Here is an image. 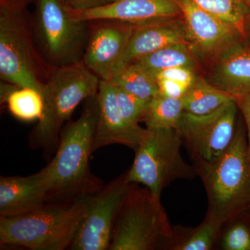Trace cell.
Wrapping results in <instances>:
<instances>
[{
	"label": "cell",
	"instance_id": "obj_1",
	"mask_svg": "<svg viewBox=\"0 0 250 250\" xmlns=\"http://www.w3.org/2000/svg\"><path fill=\"white\" fill-rule=\"evenodd\" d=\"M86 101L80 118L62 129L55 155L46 166L49 175L47 202H73L95 195L104 187L89 164L99 113L97 95Z\"/></svg>",
	"mask_w": 250,
	"mask_h": 250
},
{
	"label": "cell",
	"instance_id": "obj_2",
	"mask_svg": "<svg viewBox=\"0 0 250 250\" xmlns=\"http://www.w3.org/2000/svg\"><path fill=\"white\" fill-rule=\"evenodd\" d=\"M91 196L73 202H47L36 209L0 218L1 246L31 250L69 249L83 223Z\"/></svg>",
	"mask_w": 250,
	"mask_h": 250
},
{
	"label": "cell",
	"instance_id": "obj_3",
	"mask_svg": "<svg viewBox=\"0 0 250 250\" xmlns=\"http://www.w3.org/2000/svg\"><path fill=\"white\" fill-rule=\"evenodd\" d=\"M208 199L207 215L225 223L250 209V158L243 118L232 142L216 161L194 166Z\"/></svg>",
	"mask_w": 250,
	"mask_h": 250
},
{
	"label": "cell",
	"instance_id": "obj_4",
	"mask_svg": "<svg viewBox=\"0 0 250 250\" xmlns=\"http://www.w3.org/2000/svg\"><path fill=\"white\" fill-rule=\"evenodd\" d=\"M100 79L83 62L52 68L42 90L44 108L29 145L49 155L56 152L63 125L82 102L98 93Z\"/></svg>",
	"mask_w": 250,
	"mask_h": 250
},
{
	"label": "cell",
	"instance_id": "obj_5",
	"mask_svg": "<svg viewBox=\"0 0 250 250\" xmlns=\"http://www.w3.org/2000/svg\"><path fill=\"white\" fill-rule=\"evenodd\" d=\"M139 185L130 184L117 215L108 250H164L173 234L160 197Z\"/></svg>",
	"mask_w": 250,
	"mask_h": 250
},
{
	"label": "cell",
	"instance_id": "obj_6",
	"mask_svg": "<svg viewBox=\"0 0 250 250\" xmlns=\"http://www.w3.org/2000/svg\"><path fill=\"white\" fill-rule=\"evenodd\" d=\"M38 51L52 68L83 60L89 40V21L77 19L63 0H38L31 21Z\"/></svg>",
	"mask_w": 250,
	"mask_h": 250
},
{
	"label": "cell",
	"instance_id": "obj_7",
	"mask_svg": "<svg viewBox=\"0 0 250 250\" xmlns=\"http://www.w3.org/2000/svg\"><path fill=\"white\" fill-rule=\"evenodd\" d=\"M52 70L38 51L31 21L23 9L0 5L1 81L42 94Z\"/></svg>",
	"mask_w": 250,
	"mask_h": 250
},
{
	"label": "cell",
	"instance_id": "obj_8",
	"mask_svg": "<svg viewBox=\"0 0 250 250\" xmlns=\"http://www.w3.org/2000/svg\"><path fill=\"white\" fill-rule=\"evenodd\" d=\"M147 129L125 174L129 183L141 184L161 198L163 190L172 182L194 179L197 173L195 166L182 158V139L177 129Z\"/></svg>",
	"mask_w": 250,
	"mask_h": 250
},
{
	"label": "cell",
	"instance_id": "obj_9",
	"mask_svg": "<svg viewBox=\"0 0 250 250\" xmlns=\"http://www.w3.org/2000/svg\"><path fill=\"white\" fill-rule=\"evenodd\" d=\"M238 111L232 98L205 116L184 112L176 129L192 165L210 164L223 155L234 137Z\"/></svg>",
	"mask_w": 250,
	"mask_h": 250
},
{
	"label": "cell",
	"instance_id": "obj_10",
	"mask_svg": "<svg viewBox=\"0 0 250 250\" xmlns=\"http://www.w3.org/2000/svg\"><path fill=\"white\" fill-rule=\"evenodd\" d=\"M182 11L187 43L204 69L225 51L244 40L233 24L207 12L192 0H175Z\"/></svg>",
	"mask_w": 250,
	"mask_h": 250
},
{
	"label": "cell",
	"instance_id": "obj_11",
	"mask_svg": "<svg viewBox=\"0 0 250 250\" xmlns=\"http://www.w3.org/2000/svg\"><path fill=\"white\" fill-rule=\"evenodd\" d=\"M130 184L126 174H122L91 197L84 220L69 249L108 250L117 215Z\"/></svg>",
	"mask_w": 250,
	"mask_h": 250
},
{
	"label": "cell",
	"instance_id": "obj_12",
	"mask_svg": "<svg viewBox=\"0 0 250 250\" xmlns=\"http://www.w3.org/2000/svg\"><path fill=\"white\" fill-rule=\"evenodd\" d=\"M89 22V40L82 62L100 80L109 82L125 64L136 25L113 20Z\"/></svg>",
	"mask_w": 250,
	"mask_h": 250
},
{
	"label": "cell",
	"instance_id": "obj_13",
	"mask_svg": "<svg viewBox=\"0 0 250 250\" xmlns=\"http://www.w3.org/2000/svg\"><path fill=\"white\" fill-rule=\"evenodd\" d=\"M97 100L99 113L93 141V152L100 148L118 144L136 150L148 129L127 123L121 116L117 103L115 87L101 80Z\"/></svg>",
	"mask_w": 250,
	"mask_h": 250
},
{
	"label": "cell",
	"instance_id": "obj_14",
	"mask_svg": "<svg viewBox=\"0 0 250 250\" xmlns=\"http://www.w3.org/2000/svg\"><path fill=\"white\" fill-rule=\"evenodd\" d=\"M75 18L84 21L113 20L134 25L180 17L182 11L175 0H116L102 7L74 11Z\"/></svg>",
	"mask_w": 250,
	"mask_h": 250
},
{
	"label": "cell",
	"instance_id": "obj_15",
	"mask_svg": "<svg viewBox=\"0 0 250 250\" xmlns=\"http://www.w3.org/2000/svg\"><path fill=\"white\" fill-rule=\"evenodd\" d=\"M49 175L46 166L28 177H0V218L24 214L47 202Z\"/></svg>",
	"mask_w": 250,
	"mask_h": 250
},
{
	"label": "cell",
	"instance_id": "obj_16",
	"mask_svg": "<svg viewBox=\"0 0 250 250\" xmlns=\"http://www.w3.org/2000/svg\"><path fill=\"white\" fill-rule=\"evenodd\" d=\"M202 75L233 98L250 93V46L240 41L207 65Z\"/></svg>",
	"mask_w": 250,
	"mask_h": 250
},
{
	"label": "cell",
	"instance_id": "obj_17",
	"mask_svg": "<svg viewBox=\"0 0 250 250\" xmlns=\"http://www.w3.org/2000/svg\"><path fill=\"white\" fill-rule=\"evenodd\" d=\"M179 42H187L182 16L136 25L125 54V63H131L159 49Z\"/></svg>",
	"mask_w": 250,
	"mask_h": 250
},
{
	"label": "cell",
	"instance_id": "obj_18",
	"mask_svg": "<svg viewBox=\"0 0 250 250\" xmlns=\"http://www.w3.org/2000/svg\"><path fill=\"white\" fill-rule=\"evenodd\" d=\"M223 224L207 214L196 228L173 226V234L164 250H215Z\"/></svg>",
	"mask_w": 250,
	"mask_h": 250
},
{
	"label": "cell",
	"instance_id": "obj_19",
	"mask_svg": "<svg viewBox=\"0 0 250 250\" xmlns=\"http://www.w3.org/2000/svg\"><path fill=\"white\" fill-rule=\"evenodd\" d=\"M0 101L20 121H39L43 113L42 94L34 88L20 87L1 81Z\"/></svg>",
	"mask_w": 250,
	"mask_h": 250
},
{
	"label": "cell",
	"instance_id": "obj_20",
	"mask_svg": "<svg viewBox=\"0 0 250 250\" xmlns=\"http://www.w3.org/2000/svg\"><path fill=\"white\" fill-rule=\"evenodd\" d=\"M131 63L147 74L177 67H191L203 71L201 62L187 42L167 46Z\"/></svg>",
	"mask_w": 250,
	"mask_h": 250
},
{
	"label": "cell",
	"instance_id": "obj_21",
	"mask_svg": "<svg viewBox=\"0 0 250 250\" xmlns=\"http://www.w3.org/2000/svg\"><path fill=\"white\" fill-rule=\"evenodd\" d=\"M233 98L208 83L202 74L182 97L184 111L195 116L210 114Z\"/></svg>",
	"mask_w": 250,
	"mask_h": 250
},
{
	"label": "cell",
	"instance_id": "obj_22",
	"mask_svg": "<svg viewBox=\"0 0 250 250\" xmlns=\"http://www.w3.org/2000/svg\"><path fill=\"white\" fill-rule=\"evenodd\" d=\"M108 82L147 103L159 93L157 82L134 63H125Z\"/></svg>",
	"mask_w": 250,
	"mask_h": 250
},
{
	"label": "cell",
	"instance_id": "obj_23",
	"mask_svg": "<svg viewBox=\"0 0 250 250\" xmlns=\"http://www.w3.org/2000/svg\"><path fill=\"white\" fill-rule=\"evenodd\" d=\"M182 99L159 93L148 103L141 122L147 129H176L184 113Z\"/></svg>",
	"mask_w": 250,
	"mask_h": 250
},
{
	"label": "cell",
	"instance_id": "obj_24",
	"mask_svg": "<svg viewBox=\"0 0 250 250\" xmlns=\"http://www.w3.org/2000/svg\"><path fill=\"white\" fill-rule=\"evenodd\" d=\"M215 250H250V212L247 210L223 224Z\"/></svg>",
	"mask_w": 250,
	"mask_h": 250
},
{
	"label": "cell",
	"instance_id": "obj_25",
	"mask_svg": "<svg viewBox=\"0 0 250 250\" xmlns=\"http://www.w3.org/2000/svg\"><path fill=\"white\" fill-rule=\"evenodd\" d=\"M207 12L233 24L243 35L246 15L244 0H192ZM244 37V36H243Z\"/></svg>",
	"mask_w": 250,
	"mask_h": 250
},
{
	"label": "cell",
	"instance_id": "obj_26",
	"mask_svg": "<svg viewBox=\"0 0 250 250\" xmlns=\"http://www.w3.org/2000/svg\"><path fill=\"white\" fill-rule=\"evenodd\" d=\"M114 87L118 109L121 116L129 124L139 125L149 103L138 98L118 87Z\"/></svg>",
	"mask_w": 250,
	"mask_h": 250
},
{
	"label": "cell",
	"instance_id": "obj_27",
	"mask_svg": "<svg viewBox=\"0 0 250 250\" xmlns=\"http://www.w3.org/2000/svg\"><path fill=\"white\" fill-rule=\"evenodd\" d=\"M200 74H202L201 71L191 67H177L152 72L148 75L156 82L161 80L174 81L190 87Z\"/></svg>",
	"mask_w": 250,
	"mask_h": 250
},
{
	"label": "cell",
	"instance_id": "obj_28",
	"mask_svg": "<svg viewBox=\"0 0 250 250\" xmlns=\"http://www.w3.org/2000/svg\"><path fill=\"white\" fill-rule=\"evenodd\" d=\"M159 93L170 98L182 99L189 87L170 80L158 81Z\"/></svg>",
	"mask_w": 250,
	"mask_h": 250
},
{
	"label": "cell",
	"instance_id": "obj_29",
	"mask_svg": "<svg viewBox=\"0 0 250 250\" xmlns=\"http://www.w3.org/2000/svg\"><path fill=\"white\" fill-rule=\"evenodd\" d=\"M234 100L246 124L248 152L250 158V93L236 97Z\"/></svg>",
	"mask_w": 250,
	"mask_h": 250
},
{
	"label": "cell",
	"instance_id": "obj_30",
	"mask_svg": "<svg viewBox=\"0 0 250 250\" xmlns=\"http://www.w3.org/2000/svg\"><path fill=\"white\" fill-rule=\"evenodd\" d=\"M65 4L74 11H86V10L102 7L116 0H63Z\"/></svg>",
	"mask_w": 250,
	"mask_h": 250
},
{
	"label": "cell",
	"instance_id": "obj_31",
	"mask_svg": "<svg viewBox=\"0 0 250 250\" xmlns=\"http://www.w3.org/2000/svg\"><path fill=\"white\" fill-rule=\"evenodd\" d=\"M246 5V15L243 24L244 41L250 46V0H244Z\"/></svg>",
	"mask_w": 250,
	"mask_h": 250
},
{
	"label": "cell",
	"instance_id": "obj_32",
	"mask_svg": "<svg viewBox=\"0 0 250 250\" xmlns=\"http://www.w3.org/2000/svg\"><path fill=\"white\" fill-rule=\"evenodd\" d=\"M26 0H1V5L14 8V9H23Z\"/></svg>",
	"mask_w": 250,
	"mask_h": 250
},
{
	"label": "cell",
	"instance_id": "obj_33",
	"mask_svg": "<svg viewBox=\"0 0 250 250\" xmlns=\"http://www.w3.org/2000/svg\"><path fill=\"white\" fill-rule=\"evenodd\" d=\"M248 211H249V212H250V210H248Z\"/></svg>",
	"mask_w": 250,
	"mask_h": 250
}]
</instances>
